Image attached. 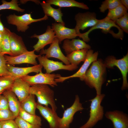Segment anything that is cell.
Here are the masks:
<instances>
[{"label":"cell","mask_w":128,"mask_h":128,"mask_svg":"<svg viewBox=\"0 0 128 128\" xmlns=\"http://www.w3.org/2000/svg\"><path fill=\"white\" fill-rule=\"evenodd\" d=\"M106 67L101 59L93 62L86 71L84 79L86 84L95 89L97 94H101L102 86L105 81Z\"/></svg>","instance_id":"obj_1"},{"label":"cell","mask_w":128,"mask_h":128,"mask_svg":"<svg viewBox=\"0 0 128 128\" xmlns=\"http://www.w3.org/2000/svg\"><path fill=\"white\" fill-rule=\"evenodd\" d=\"M97 29L102 30V32L104 33H109L116 38L122 40L123 37V31L117 25L115 22L107 17L101 20L97 24L92 27L87 32L82 33L81 38L85 42H88L90 40L89 37V34L92 31Z\"/></svg>","instance_id":"obj_2"},{"label":"cell","mask_w":128,"mask_h":128,"mask_svg":"<svg viewBox=\"0 0 128 128\" xmlns=\"http://www.w3.org/2000/svg\"><path fill=\"white\" fill-rule=\"evenodd\" d=\"M29 94L36 96L38 103L46 106L49 105L52 109L56 111L57 108L54 99V92L48 85L37 84L32 85L30 88Z\"/></svg>","instance_id":"obj_3"},{"label":"cell","mask_w":128,"mask_h":128,"mask_svg":"<svg viewBox=\"0 0 128 128\" xmlns=\"http://www.w3.org/2000/svg\"><path fill=\"white\" fill-rule=\"evenodd\" d=\"M105 96L103 94H96L95 98L89 100L91 103L89 118L86 123L79 128H92L98 121L102 119L104 111L101 103Z\"/></svg>","instance_id":"obj_4"},{"label":"cell","mask_w":128,"mask_h":128,"mask_svg":"<svg viewBox=\"0 0 128 128\" xmlns=\"http://www.w3.org/2000/svg\"><path fill=\"white\" fill-rule=\"evenodd\" d=\"M8 23L14 25L18 32H25L29 28V25L31 23L47 19L48 17L45 15L42 18L34 19L32 17L31 14H25L18 16L15 14H10L6 16Z\"/></svg>","instance_id":"obj_5"},{"label":"cell","mask_w":128,"mask_h":128,"mask_svg":"<svg viewBox=\"0 0 128 128\" xmlns=\"http://www.w3.org/2000/svg\"><path fill=\"white\" fill-rule=\"evenodd\" d=\"M104 64L106 68L112 69L115 66L117 67L122 74L123 82L121 89L124 90L128 88L127 75L128 72V53L123 58L117 59L114 56H109L106 59Z\"/></svg>","instance_id":"obj_6"},{"label":"cell","mask_w":128,"mask_h":128,"mask_svg":"<svg viewBox=\"0 0 128 128\" xmlns=\"http://www.w3.org/2000/svg\"><path fill=\"white\" fill-rule=\"evenodd\" d=\"M75 19L76 24L74 28L79 37L81 34L80 30L83 31L88 27H92L96 25L99 20L97 19L95 13L89 11L78 13L75 15Z\"/></svg>","instance_id":"obj_7"},{"label":"cell","mask_w":128,"mask_h":128,"mask_svg":"<svg viewBox=\"0 0 128 128\" xmlns=\"http://www.w3.org/2000/svg\"><path fill=\"white\" fill-rule=\"evenodd\" d=\"M61 76L59 74L43 73L41 70L34 75H27L20 78L28 83L31 86L37 84H44L53 87L57 85L55 79Z\"/></svg>","instance_id":"obj_8"},{"label":"cell","mask_w":128,"mask_h":128,"mask_svg":"<svg viewBox=\"0 0 128 128\" xmlns=\"http://www.w3.org/2000/svg\"><path fill=\"white\" fill-rule=\"evenodd\" d=\"M98 55V51L94 52L91 49L88 50L86 56L84 63L79 69L74 74L67 77H60L56 78L55 81L56 83L62 82L65 80L69 78L78 77L82 81H84L86 73L91 64L97 60Z\"/></svg>","instance_id":"obj_9"},{"label":"cell","mask_w":128,"mask_h":128,"mask_svg":"<svg viewBox=\"0 0 128 128\" xmlns=\"http://www.w3.org/2000/svg\"><path fill=\"white\" fill-rule=\"evenodd\" d=\"M83 109L82 104L80 102L78 96L76 95L72 105L64 111L63 117L60 118L59 128H69L70 124L73 121L75 113L78 111H82Z\"/></svg>","instance_id":"obj_10"},{"label":"cell","mask_w":128,"mask_h":128,"mask_svg":"<svg viewBox=\"0 0 128 128\" xmlns=\"http://www.w3.org/2000/svg\"><path fill=\"white\" fill-rule=\"evenodd\" d=\"M37 58L39 64L44 67L46 73L49 74L59 70L72 71L78 68V66L71 64L69 65H64L62 62L50 60L44 55L42 56L39 55Z\"/></svg>","instance_id":"obj_11"},{"label":"cell","mask_w":128,"mask_h":128,"mask_svg":"<svg viewBox=\"0 0 128 128\" xmlns=\"http://www.w3.org/2000/svg\"><path fill=\"white\" fill-rule=\"evenodd\" d=\"M34 50L23 53L16 56L4 55L6 64L12 65L23 63L32 64L34 65L38 64L36 60L39 55L35 53Z\"/></svg>","instance_id":"obj_12"},{"label":"cell","mask_w":128,"mask_h":128,"mask_svg":"<svg viewBox=\"0 0 128 128\" xmlns=\"http://www.w3.org/2000/svg\"><path fill=\"white\" fill-rule=\"evenodd\" d=\"M59 44L58 40L55 37L48 48L45 49H43L40 50L39 55L45 54V56L48 59L55 58L60 60L66 65H70L68 59L62 52Z\"/></svg>","instance_id":"obj_13"},{"label":"cell","mask_w":128,"mask_h":128,"mask_svg":"<svg viewBox=\"0 0 128 128\" xmlns=\"http://www.w3.org/2000/svg\"><path fill=\"white\" fill-rule=\"evenodd\" d=\"M51 27L54 32L55 37L58 40L59 44L65 39H72L79 36L74 28H68L60 23H52Z\"/></svg>","instance_id":"obj_14"},{"label":"cell","mask_w":128,"mask_h":128,"mask_svg":"<svg viewBox=\"0 0 128 128\" xmlns=\"http://www.w3.org/2000/svg\"><path fill=\"white\" fill-rule=\"evenodd\" d=\"M55 37V33L51 27L48 26L46 32L43 34L39 35L35 34L30 37L36 38L38 39L37 43L33 47L35 51L38 52L46 45L51 43Z\"/></svg>","instance_id":"obj_15"},{"label":"cell","mask_w":128,"mask_h":128,"mask_svg":"<svg viewBox=\"0 0 128 128\" xmlns=\"http://www.w3.org/2000/svg\"><path fill=\"white\" fill-rule=\"evenodd\" d=\"M9 75L14 80L20 78L32 72L38 73L41 70L42 66L40 64L30 67H19L7 64Z\"/></svg>","instance_id":"obj_16"},{"label":"cell","mask_w":128,"mask_h":128,"mask_svg":"<svg viewBox=\"0 0 128 128\" xmlns=\"http://www.w3.org/2000/svg\"><path fill=\"white\" fill-rule=\"evenodd\" d=\"M105 115L112 121L114 128H128V116L123 112L118 110L108 111Z\"/></svg>","instance_id":"obj_17"},{"label":"cell","mask_w":128,"mask_h":128,"mask_svg":"<svg viewBox=\"0 0 128 128\" xmlns=\"http://www.w3.org/2000/svg\"><path fill=\"white\" fill-rule=\"evenodd\" d=\"M37 108L40 114L49 123L50 128H59V117L56 111L53 110L48 106H43L37 102Z\"/></svg>","instance_id":"obj_18"},{"label":"cell","mask_w":128,"mask_h":128,"mask_svg":"<svg viewBox=\"0 0 128 128\" xmlns=\"http://www.w3.org/2000/svg\"><path fill=\"white\" fill-rule=\"evenodd\" d=\"M30 85L21 78L15 80L9 89L16 95L21 102L29 94Z\"/></svg>","instance_id":"obj_19"},{"label":"cell","mask_w":128,"mask_h":128,"mask_svg":"<svg viewBox=\"0 0 128 128\" xmlns=\"http://www.w3.org/2000/svg\"><path fill=\"white\" fill-rule=\"evenodd\" d=\"M9 38L12 56H17L28 51L21 36L11 32Z\"/></svg>","instance_id":"obj_20"},{"label":"cell","mask_w":128,"mask_h":128,"mask_svg":"<svg viewBox=\"0 0 128 128\" xmlns=\"http://www.w3.org/2000/svg\"><path fill=\"white\" fill-rule=\"evenodd\" d=\"M62 47L67 55L75 51L83 49H90L91 46L85 42L79 39H73L71 40H64Z\"/></svg>","instance_id":"obj_21"},{"label":"cell","mask_w":128,"mask_h":128,"mask_svg":"<svg viewBox=\"0 0 128 128\" xmlns=\"http://www.w3.org/2000/svg\"><path fill=\"white\" fill-rule=\"evenodd\" d=\"M45 15L47 16L52 18L56 22L60 23L65 26V23L62 19L63 13L62 12L61 8L56 9L52 7L51 5L46 1H43L40 3Z\"/></svg>","instance_id":"obj_22"},{"label":"cell","mask_w":128,"mask_h":128,"mask_svg":"<svg viewBox=\"0 0 128 128\" xmlns=\"http://www.w3.org/2000/svg\"><path fill=\"white\" fill-rule=\"evenodd\" d=\"M2 94L7 99L9 109L15 117L18 116L20 108V102L15 94L9 89L5 90Z\"/></svg>","instance_id":"obj_23"},{"label":"cell","mask_w":128,"mask_h":128,"mask_svg":"<svg viewBox=\"0 0 128 128\" xmlns=\"http://www.w3.org/2000/svg\"><path fill=\"white\" fill-rule=\"evenodd\" d=\"M46 2L51 5H53L60 8L77 7L87 10L88 6L83 3L78 2L74 0H47Z\"/></svg>","instance_id":"obj_24"},{"label":"cell","mask_w":128,"mask_h":128,"mask_svg":"<svg viewBox=\"0 0 128 128\" xmlns=\"http://www.w3.org/2000/svg\"><path fill=\"white\" fill-rule=\"evenodd\" d=\"M88 50L83 49L74 51L67 55L66 57L70 64L78 66L81 62L84 61Z\"/></svg>","instance_id":"obj_25"},{"label":"cell","mask_w":128,"mask_h":128,"mask_svg":"<svg viewBox=\"0 0 128 128\" xmlns=\"http://www.w3.org/2000/svg\"><path fill=\"white\" fill-rule=\"evenodd\" d=\"M35 96V95L29 94L25 99L20 102L21 108L26 112L34 115L36 114L37 104Z\"/></svg>","instance_id":"obj_26"},{"label":"cell","mask_w":128,"mask_h":128,"mask_svg":"<svg viewBox=\"0 0 128 128\" xmlns=\"http://www.w3.org/2000/svg\"><path fill=\"white\" fill-rule=\"evenodd\" d=\"M11 32L9 29L5 27V31L3 34L0 47V53L3 55L7 54L12 56L11 51L9 38Z\"/></svg>","instance_id":"obj_27"},{"label":"cell","mask_w":128,"mask_h":128,"mask_svg":"<svg viewBox=\"0 0 128 128\" xmlns=\"http://www.w3.org/2000/svg\"><path fill=\"white\" fill-rule=\"evenodd\" d=\"M19 116L24 120L34 125L41 126L42 125L41 117L36 114L28 113L20 108Z\"/></svg>","instance_id":"obj_28"},{"label":"cell","mask_w":128,"mask_h":128,"mask_svg":"<svg viewBox=\"0 0 128 128\" xmlns=\"http://www.w3.org/2000/svg\"><path fill=\"white\" fill-rule=\"evenodd\" d=\"M128 9L121 4L112 9L109 10L106 16L114 22L127 13Z\"/></svg>","instance_id":"obj_29"},{"label":"cell","mask_w":128,"mask_h":128,"mask_svg":"<svg viewBox=\"0 0 128 128\" xmlns=\"http://www.w3.org/2000/svg\"><path fill=\"white\" fill-rule=\"evenodd\" d=\"M2 4L0 5V10L9 9L14 10L18 12L23 13L25 9L20 8L18 4V1L17 0H12L10 2H7L5 0L1 1Z\"/></svg>","instance_id":"obj_30"},{"label":"cell","mask_w":128,"mask_h":128,"mask_svg":"<svg viewBox=\"0 0 128 128\" xmlns=\"http://www.w3.org/2000/svg\"><path fill=\"white\" fill-rule=\"evenodd\" d=\"M121 4L120 0H105L102 2L99 9L104 13L107 9H112Z\"/></svg>","instance_id":"obj_31"},{"label":"cell","mask_w":128,"mask_h":128,"mask_svg":"<svg viewBox=\"0 0 128 128\" xmlns=\"http://www.w3.org/2000/svg\"><path fill=\"white\" fill-rule=\"evenodd\" d=\"M116 24L123 31L128 33V13H127L123 16L116 20Z\"/></svg>","instance_id":"obj_32"},{"label":"cell","mask_w":128,"mask_h":128,"mask_svg":"<svg viewBox=\"0 0 128 128\" xmlns=\"http://www.w3.org/2000/svg\"><path fill=\"white\" fill-rule=\"evenodd\" d=\"M14 80L9 75L0 76V87L6 90L9 89Z\"/></svg>","instance_id":"obj_33"},{"label":"cell","mask_w":128,"mask_h":128,"mask_svg":"<svg viewBox=\"0 0 128 128\" xmlns=\"http://www.w3.org/2000/svg\"><path fill=\"white\" fill-rule=\"evenodd\" d=\"M15 120L18 128H41L40 126L34 125L27 122L18 116Z\"/></svg>","instance_id":"obj_34"},{"label":"cell","mask_w":128,"mask_h":128,"mask_svg":"<svg viewBox=\"0 0 128 128\" xmlns=\"http://www.w3.org/2000/svg\"><path fill=\"white\" fill-rule=\"evenodd\" d=\"M16 118L9 109L0 110V121L15 119Z\"/></svg>","instance_id":"obj_35"},{"label":"cell","mask_w":128,"mask_h":128,"mask_svg":"<svg viewBox=\"0 0 128 128\" xmlns=\"http://www.w3.org/2000/svg\"><path fill=\"white\" fill-rule=\"evenodd\" d=\"M9 75L4 55L0 53V76Z\"/></svg>","instance_id":"obj_36"},{"label":"cell","mask_w":128,"mask_h":128,"mask_svg":"<svg viewBox=\"0 0 128 128\" xmlns=\"http://www.w3.org/2000/svg\"><path fill=\"white\" fill-rule=\"evenodd\" d=\"M1 128H18L15 121L10 119L0 121Z\"/></svg>","instance_id":"obj_37"},{"label":"cell","mask_w":128,"mask_h":128,"mask_svg":"<svg viewBox=\"0 0 128 128\" xmlns=\"http://www.w3.org/2000/svg\"><path fill=\"white\" fill-rule=\"evenodd\" d=\"M9 109L8 102L3 95L0 96V110Z\"/></svg>","instance_id":"obj_38"},{"label":"cell","mask_w":128,"mask_h":128,"mask_svg":"<svg viewBox=\"0 0 128 128\" xmlns=\"http://www.w3.org/2000/svg\"><path fill=\"white\" fill-rule=\"evenodd\" d=\"M1 14H0V32L4 33L5 31V27L1 20Z\"/></svg>","instance_id":"obj_39"},{"label":"cell","mask_w":128,"mask_h":128,"mask_svg":"<svg viewBox=\"0 0 128 128\" xmlns=\"http://www.w3.org/2000/svg\"><path fill=\"white\" fill-rule=\"evenodd\" d=\"M122 5H123L127 9H128V0H121Z\"/></svg>","instance_id":"obj_40"},{"label":"cell","mask_w":128,"mask_h":128,"mask_svg":"<svg viewBox=\"0 0 128 128\" xmlns=\"http://www.w3.org/2000/svg\"><path fill=\"white\" fill-rule=\"evenodd\" d=\"M4 33H2L0 32V47L1 43L3 37V34Z\"/></svg>","instance_id":"obj_41"},{"label":"cell","mask_w":128,"mask_h":128,"mask_svg":"<svg viewBox=\"0 0 128 128\" xmlns=\"http://www.w3.org/2000/svg\"><path fill=\"white\" fill-rule=\"evenodd\" d=\"M6 89L0 87V93H2Z\"/></svg>","instance_id":"obj_42"},{"label":"cell","mask_w":128,"mask_h":128,"mask_svg":"<svg viewBox=\"0 0 128 128\" xmlns=\"http://www.w3.org/2000/svg\"><path fill=\"white\" fill-rule=\"evenodd\" d=\"M2 93H0V96L2 94Z\"/></svg>","instance_id":"obj_43"},{"label":"cell","mask_w":128,"mask_h":128,"mask_svg":"<svg viewBox=\"0 0 128 128\" xmlns=\"http://www.w3.org/2000/svg\"><path fill=\"white\" fill-rule=\"evenodd\" d=\"M0 128H1V127L0 124Z\"/></svg>","instance_id":"obj_44"}]
</instances>
